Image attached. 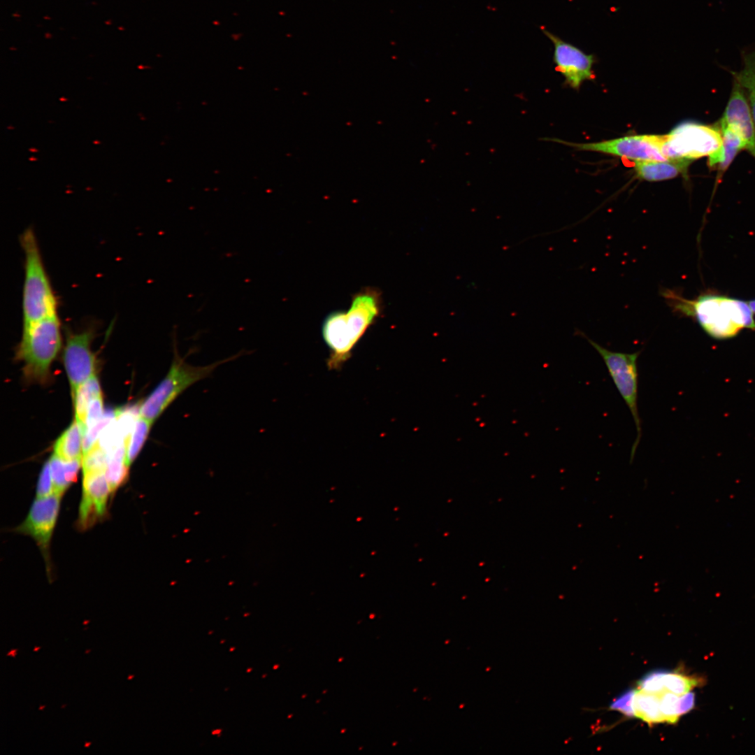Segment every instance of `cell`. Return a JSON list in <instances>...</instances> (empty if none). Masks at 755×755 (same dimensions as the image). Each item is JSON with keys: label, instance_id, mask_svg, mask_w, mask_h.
I'll return each instance as SVG.
<instances>
[{"label": "cell", "instance_id": "1", "mask_svg": "<svg viewBox=\"0 0 755 755\" xmlns=\"http://www.w3.org/2000/svg\"><path fill=\"white\" fill-rule=\"evenodd\" d=\"M380 292L366 287L352 299L347 310L334 311L324 319L322 333L330 350L328 366L339 368L369 326L380 316L382 308Z\"/></svg>", "mask_w": 755, "mask_h": 755}, {"label": "cell", "instance_id": "2", "mask_svg": "<svg viewBox=\"0 0 755 755\" xmlns=\"http://www.w3.org/2000/svg\"><path fill=\"white\" fill-rule=\"evenodd\" d=\"M661 294L673 311L694 317L712 337L730 338L742 328L755 330L753 312L745 301L710 295L690 301L668 289L661 290Z\"/></svg>", "mask_w": 755, "mask_h": 755}, {"label": "cell", "instance_id": "3", "mask_svg": "<svg viewBox=\"0 0 755 755\" xmlns=\"http://www.w3.org/2000/svg\"><path fill=\"white\" fill-rule=\"evenodd\" d=\"M24 255L22 289L23 326L57 312V301L43 261L38 240L31 228L20 236Z\"/></svg>", "mask_w": 755, "mask_h": 755}, {"label": "cell", "instance_id": "4", "mask_svg": "<svg viewBox=\"0 0 755 755\" xmlns=\"http://www.w3.org/2000/svg\"><path fill=\"white\" fill-rule=\"evenodd\" d=\"M61 345V325L57 312L23 326L17 357L24 361V371L27 378L44 382Z\"/></svg>", "mask_w": 755, "mask_h": 755}, {"label": "cell", "instance_id": "5", "mask_svg": "<svg viewBox=\"0 0 755 755\" xmlns=\"http://www.w3.org/2000/svg\"><path fill=\"white\" fill-rule=\"evenodd\" d=\"M239 356L240 354L206 366H193L175 350L167 374L141 405L139 415L153 423L187 388L210 376L220 365Z\"/></svg>", "mask_w": 755, "mask_h": 755}, {"label": "cell", "instance_id": "6", "mask_svg": "<svg viewBox=\"0 0 755 755\" xmlns=\"http://www.w3.org/2000/svg\"><path fill=\"white\" fill-rule=\"evenodd\" d=\"M587 339L602 357L617 389L633 416L638 434L632 445L631 452V460L632 461L641 437V424L638 406V372L637 365V360L640 352L624 353L614 352L603 347L589 338Z\"/></svg>", "mask_w": 755, "mask_h": 755}, {"label": "cell", "instance_id": "7", "mask_svg": "<svg viewBox=\"0 0 755 755\" xmlns=\"http://www.w3.org/2000/svg\"><path fill=\"white\" fill-rule=\"evenodd\" d=\"M721 142V133L717 124L709 125L687 122L680 124L666 134L663 152L668 159H684L693 161L717 151Z\"/></svg>", "mask_w": 755, "mask_h": 755}, {"label": "cell", "instance_id": "8", "mask_svg": "<svg viewBox=\"0 0 755 755\" xmlns=\"http://www.w3.org/2000/svg\"><path fill=\"white\" fill-rule=\"evenodd\" d=\"M666 135H635L596 143L563 142L578 150L598 152L633 161H666L663 152Z\"/></svg>", "mask_w": 755, "mask_h": 755}, {"label": "cell", "instance_id": "9", "mask_svg": "<svg viewBox=\"0 0 755 755\" xmlns=\"http://www.w3.org/2000/svg\"><path fill=\"white\" fill-rule=\"evenodd\" d=\"M62 496L52 494L37 498L24 521L16 528L17 533L33 538L49 565V548L57 522Z\"/></svg>", "mask_w": 755, "mask_h": 755}, {"label": "cell", "instance_id": "10", "mask_svg": "<svg viewBox=\"0 0 755 755\" xmlns=\"http://www.w3.org/2000/svg\"><path fill=\"white\" fill-rule=\"evenodd\" d=\"M542 31L554 45L556 69L563 76L567 84L574 89H578L584 80L594 78L593 55L585 54L547 30L543 29Z\"/></svg>", "mask_w": 755, "mask_h": 755}, {"label": "cell", "instance_id": "11", "mask_svg": "<svg viewBox=\"0 0 755 755\" xmlns=\"http://www.w3.org/2000/svg\"><path fill=\"white\" fill-rule=\"evenodd\" d=\"M93 336L91 330L68 336L63 358L72 396L80 384L94 375L95 357L90 348Z\"/></svg>", "mask_w": 755, "mask_h": 755}, {"label": "cell", "instance_id": "12", "mask_svg": "<svg viewBox=\"0 0 755 755\" xmlns=\"http://www.w3.org/2000/svg\"><path fill=\"white\" fill-rule=\"evenodd\" d=\"M110 493L105 472L83 474L82 496L78 515V525L82 529L93 526L105 516Z\"/></svg>", "mask_w": 755, "mask_h": 755}, {"label": "cell", "instance_id": "13", "mask_svg": "<svg viewBox=\"0 0 755 755\" xmlns=\"http://www.w3.org/2000/svg\"><path fill=\"white\" fill-rule=\"evenodd\" d=\"M719 122L735 131L755 159V124L744 89L733 79L732 91Z\"/></svg>", "mask_w": 755, "mask_h": 755}, {"label": "cell", "instance_id": "14", "mask_svg": "<svg viewBox=\"0 0 755 755\" xmlns=\"http://www.w3.org/2000/svg\"><path fill=\"white\" fill-rule=\"evenodd\" d=\"M704 682L703 677L688 675L680 671L656 670L645 675L638 682V689L650 693H671L682 696Z\"/></svg>", "mask_w": 755, "mask_h": 755}, {"label": "cell", "instance_id": "15", "mask_svg": "<svg viewBox=\"0 0 755 755\" xmlns=\"http://www.w3.org/2000/svg\"><path fill=\"white\" fill-rule=\"evenodd\" d=\"M717 124L721 130L722 142L720 148L708 156L707 165L710 170L717 171L716 181L718 182L737 154L745 150V145L735 131L719 122Z\"/></svg>", "mask_w": 755, "mask_h": 755}, {"label": "cell", "instance_id": "16", "mask_svg": "<svg viewBox=\"0 0 755 755\" xmlns=\"http://www.w3.org/2000/svg\"><path fill=\"white\" fill-rule=\"evenodd\" d=\"M692 161L670 159L666 161H634V170L639 178L647 181H661L686 175Z\"/></svg>", "mask_w": 755, "mask_h": 755}, {"label": "cell", "instance_id": "17", "mask_svg": "<svg viewBox=\"0 0 755 755\" xmlns=\"http://www.w3.org/2000/svg\"><path fill=\"white\" fill-rule=\"evenodd\" d=\"M631 717H637L648 724L666 723L661 708V696L640 689L633 691Z\"/></svg>", "mask_w": 755, "mask_h": 755}, {"label": "cell", "instance_id": "18", "mask_svg": "<svg viewBox=\"0 0 755 755\" xmlns=\"http://www.w3.org/2000/svg\"><path fill=\"white\" fill-rule=\"evenodd\" d=\"M84 433L83 425L75 419L57 440L55 454L67 461L82 458Z\"/></svg>", "mask_w": 755, "mask_h": 755}, {"label": "cell", "instance_id": "19", "mask_svg": "<svg viewBox=\"0 0 755 755\" xmlns=\"http://www.w3.org/2000/svg\"><path fill=\"white\" fill-rule=\"evenodd\" d=\"M54 493L62 496L71 483L76 480L82 465V459L64 460L55 454L50 459Z\"/></svg>", "mask_w": 755, "mask_h": 755}, {"label": "cell", "instance_id": "20", "mask_svg": "<svg viewBox=\"0 0 755 755\" xmlns=\"http://www.w3.org/2000/svg\"><path fill=\"white\" fill-rule=\"evenodd\" d=\"M743 67L738 72H732L735 80L745 91L755 124V49L742 55Z\"/></svg>", "mask_w": 755, "mask_h": 755}, {"label": "cell", "instance_id": "21", "mask_svg": "<svg viewBox=\"0 0 755 755\" xmlns=\"http://www.w3.org/2000/svg\"><path fill=\"white\" fill-rule=\"evenodd\" d=\"M126 443H123L108 453L105 475L111 493L115 492L128 476L129 466L126 463Z\"/></svg>", "mask_w": 755, "mask_h": 755}, {"label": "cell", "instance_id": "22", "mask_svg": "<svg viewBox=\"0 0 755 755\" xmlns=\"http://www.w3.org/2000/svg\"><path fill=\"white\" fill-rule=\"evenodd\" d=\"M101 395L100 384L95 375L84 382L76 390L73 396L76 419L83 426L89 403L94 398Z\"/></svg>", "mask_w": 755, "mask_h": 755}, {"label": "cell", "instance_id": "23", "mask_svg": "<svg viewBox=\"0 0 755 755\" xmlns=\"http://www.w3.org/2000/svg\"><path fill=\"white\" fill-rule=\"evenodd\" d=\"M152 422L138 416L126 443V463L129 466L141 450L150 433Z\"/></svg>", "mask_w": 755, "mask_h": 755}, {"label": "cell", "instance_id": "24", "mask_svg": "<svg viewBox=\"0 0 755 755\" xmlns=\"http://www.w3.org/2000/svg\"><path fill=\"white\" fill-rule=\"evenodd\" d=\"M107 463L108 453L96 443L88 452L82 454L83 474L105 472Z\"/></svg>", "mask_w": 755, "mask_h": 755}, {"label": "cell", "instance_id": "25", "mask_svg": "<svg viewBox=\"0 0 755 755\" xmlns=\"http://www.w3.org/2000/svg\"><path fill=\"white\" fill-rule=\"evenodd\" d=\"M115 412H108L103 415L101 419L89 429H87L83 436L82 454L88 452L96 443L101 432L115 419Z\"/></svg>", "mask_w": 755, "mask_h": 755}, {"label": "cell", "instance_id": "26", "mask_svg": "<svg viewBox=\"0 0 755 755\" xmlns=\"http://www.w3.org/2000/svg\"><path fill=\"white\" fill-rule=\"evenodd\" d=\"M54 486L50 470V460L47 461L40 473L36 486L37 498L45 497L52 494Z\"/></svg>", "mask_w": 755, "mask_h": 755}, {"label": "cell", "instance_id": "27", "mask_svg": "<svg viewBox=\"0 0 755 755\" xmlns=\"http://www.w3.org/2000/svg\"><path fill=\"white\" fill-rule=\"evenodd\" d=\"M103 399L99 396L94 398L89 405L84 424L85 431L98 422L103 417Z\"/></svg>", "mask_w": 755, "mask_h": 755}, {"label": "cell", "instance_id": "28", "mask_svg": "<svg viewBox=\"0 0 755 755\" xmlns=\"http://www.w3.org/2000/svg\"><path fill=\"white\" fill-rule=\"evenodd\" d=\"M633 689H630L617 698L611 704L610 708L617 710L624 714L631 717L632 715L631 705Z\"/></svg>", "mask_w": 755, "mask_h": 755}, {"label": "cell", "instance_id": "29", "mask_svg": "<svg viewBox=\"0 0 755 755\" xmlns=\"http://www.w3.org/2000/svg\"><path fill=\"white\" fill-rule=\"evenodd\" d=\"M748 304H749L750 308L752 309V312L755 313V300H752V301H749Z\"/></svg>", "mask_w": 755, "mask_h": 755}, {"label": "cell", "instance_id": "30", "mask_svg": "<svg viewBox=\"0 0 755 755\" xmlns=\"http://www.w3.org/2000/svg\"><path fill=\"white\" fill-rule=\"evenodd\" d=\"M16 652H17V649H12L7 654V655L10 656L15 657V655H16Z\"/></svg>", "mask_w": 755, "mask_h": 755}, {"label": "cell", "instance_id": "31", "mask_svg": "<svg viewBox=\"0 0 755 755\" xmlns=\"http://www.w3.org/2000/svg\"><path fill=\"white\" fill-rule=\"evenodd\" d=\"M220 732H221V730H220V729H219V730H218V729H217V730H215V731H213L212 733H213V734H218V733H220Z\"/></svg>", "mask_w": 755, "mask_h": 755}, {"label": "cell", "instance_id": "32", "mask_svg": "<svg viewBox=\"0 0 755 755\" xmlns=\"http://www.w3.org/2000/svg\"><path fill=\"white\" fill-rule=\"evenodd\" d=\"M90 744H91V742H85V748L88 747L90 745Z\"/></svg>", "mask_w": 755, "mask_h": 755}, {"label": "cell", "instance_id": "33", "mask_svg": "<svg viewBox=\"0 0 755 755\" xmlns=\"http://www.w3.org/2000/svg\"><path fill=\"white\" fill-rule=\"evenodd\" d=\"M39 649H40V647H35L34 648V649H33V650H34V652H36V651H38V650Z\"/></svg>", "mask_w": 755, "mask_h": 755}, {"label": "cell", "instance_id": "34", "mask_svg": "<svg viewBox=\"0 0 755 755\" xmlns=\"http://www.w3.org/2000/svg\"><path fill=\"white\" fill-rule=\"evenodd\" d=\"M134 677V675H129V676H128L127 679H128L129 680H131V679H132V678H133Z\"/></svg>", "mask_w": 755, "mask_h": 755}, {"label": "cell", "instance_id": "35", "mask_svg": "<svg viewBox=\"0 0 755 755\" xmlns=\"http://www.w3.org/2000/svg\"><path fill=\"white\" fill-rule=\"evenodd\" d=\"M29 150H30V151H31V152H36V151H37V150H35L34 148V149H33V148H31V149H30Z\"/></svg>", "mask_w": 755, "mask_h": 755}, {"label": "cell", "instance_id": "36", "mask_svg": "<svg viewBox=\"0 0 755 755\" xmlns=\"http://www.w3.org/2000/svg\"><path fill=\"white\" fill-rule=\"evenodd\" d=\"M44 707H45V705H43V706H41L38 709H39V710H41Z\"/></svg>", "mask_w": 755, "mask_h": 755}, {"label": "cell", "instance_id": "37", "mask_svg": "<svg viewBox=\"0 0 755 755\" xmlns=\"http://www.w3.org/2000/svg\"><path fill=\"white\" fill-rule=\"evenodd\" d=\"M89 652H90V649H87V650H86V651H85V654H87V653H89Z\"/></svg>", "mask_w": 755, "mask_h": 755}, {"label": "cell", "instance_id": "38", "mask_svg": "<svg viewBox=\"0 0 755 755\" xmlns=\"http://www.w3.org/2000/svg\"><path fill=\"white\" fill-rule=\"evenodd\" d=\"M29 160H34V161H35V160H36V159H35V158H30V159H29Z\"/></svg>", "mask_w": 755, "mask_h": 755}, {"label": "cell", "instance_id": "39", "mask_svg": "<svg viewBox=\"0 0 755 755\" xmlns=\"http://www.w3.org/2000/svg\"><path fill=\"white\" fill-rule=\"evenodd\" d=\"M88 622H89L88 621H84V622H83V624H84V625H86V624H87Z\"/></svg>", "mask_w": 755, "mask_h": 755}, {"label": "cell", "instance_id": "40", "mask_svg": "<svg viewBox=\"0 0 755 755\" xmlns=\"http://www.w3.org/2000/svg\"><path fill=\"white\" fill-rule=\"evenodd\" d=\"M233 649H234V648H231V651H233Z\"/></svg>", "mask_w": 755, "mask_h": 755}]
</instances>
